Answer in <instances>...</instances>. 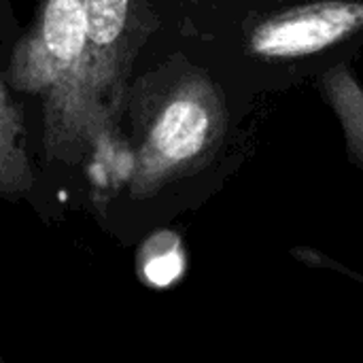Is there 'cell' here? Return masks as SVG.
<instances>
[{
  "instance_id": "cell-3",
  "label": "cell",
  "mask_w": 363,
  "mask_h": 363,
  "mask_svg": "<svg viewBox=\"0 0 363 363\" xmlns=\"http://www.w3.org/2000/svg\"><path fill=\"white\" fill-rule=\"evenodd\" d=\"M85 0H40L4 70L13 91L34 96L49 160L77 164L98 151L85 98Z\"/></svg>"
},
{
  "instance_id": "cell-5",
  "label": "cell",
  "mask_w": 363,
  "mask_h": 363,
  "mask_svg": "<svg viewBox=\"0 0 363 363\" xmlns=\"http://www.w3.org/2000/svg\"><path fill=\"white\" fill-rule=\"evenodd\" d=\"M36 187V166L26 136L21 104L0 70V196L6 200L28 198Z\"/></svg>"
},
{
  "instance_id": "cell-1",
  "label": "cell",
  "mask_w": 363,
  "mask_h": 363,
  "mask_svg": "<svg viewBox=\"0 0 363 363\" xmlns=\"http://www.w3.org/2000/svg\"><path fill=\"white\" fill-rule=\"evenodd\" d=\"M259 102L189 38L147 66L128 87L117 128L130 198L221 187L251 153Z\"/></svg>"
},
{
  "instance_id": "cell-4",
  "label": "cell",
  "mask_w": 363,
  "mask_h": 363,
  "mask_svg": "<svg viewBox=\"0 0 363 363\" xmlns=\"http://www.w3.org/2000/svg\"><path fill=\"white\" fill-rule=\"evenodd\" d=\"M194 0H85V98L98 151L117 147V128L138 64L187 38Z\"/></svg>"
},
{
  "instance_id": "cell-7",
  "label": "cell",
  "mask_w": 363,
  "mask_h": 363,
  "mask_svg": "<svg viewBox=\"0 0 363 363\" xmlns=\"http://www.w3.org/2000/svg\"><path fill=\"white\" fill-rule=\"evenodd\" d=\"M0 363H2V359H0Z\"/></svg>"
},
{
  "instance_id": "cell-6",
  "label": "cell",
  "mask_w": 363,
  "mask_h": 363,
  "mask_svg": "<svg viewBox=\"0 0 363 363\" xmlns=\"http://www.w3.org/2000/svg\"><path fill=\"white\" fill-rule=\"evenodd\" d=\"M315 85L342 128L349 160L363 170V85L353 74L351 64L323 72Z\"/></svg>"
},
{
  "instance_id": "cell-2",
  "label": "cell",
  "mask_w": 363,
  "mask_h": 363,
  "mask_svg": "<svg viewBox=\"0 0 363 363\" xmlns=\"http://www.w3.org/2000/svg\"><path fill=\"white\" fill-rule=\"evenodd\" d=\"M187 38L264 100L353 64L363 51V0H194Z\"/></svg>"
}]
</instances>
